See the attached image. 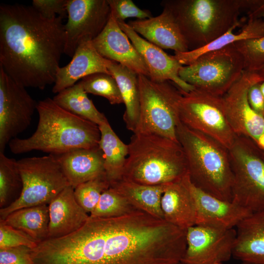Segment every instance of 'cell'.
Here are the masks:
<instances>
[{
	"label": "cell",
	"instance_id": "cell-1",
	"mask_svg": "<svg viewBox=\"0 0 264 264\" xmlns=\"http://www.w3.org/2000/svg\"><path fill=\"white\" fill-rule=\"evenodd\" d=\"M186 230L135 210L115 218L89 217L75 232L39 243L36 264H177Z\"/></svg>",
	"mask_w": 264,
	"mask_h": 264
},
{
	"label": "cell",
	"instance_id": "cell-2",
	"mask_svg": "<svg viewBox=\"0 0 264 264\" xmlns=\"http://www.w3.org/2000/svg\"><path fill=\"white\" fill-rule=\"evenodd\" d=\"M63 19L45 18L32 5H0V66L25 88L54 84L64 53Z\"/></svg>",
	"mask_w": 264,
	"mask_h": 264
},
{
	"label": "cell",
	"instance_id": "cell-3",
	"mask_svg": "<svg viewBox=\"0 0 264 264\" xmlns=\"http://www.w3.org/2000/svg\"><path fill=\"white\" fill-rule=\"evenodd\" d=\"M37 110L39 122L32 135L24 139L16 137L8 143L13 154L36 150L59 155L77 149L99 146V126L63 109L53 99L39 101Z\"/></svg>",
	"mask_w": 264,
	"mask_h": 264
},
{
	"label": "cell",
	"instance_id": "cell-4",
	"mask_svg": "<svg viewBox=\"0 0 264 264\" xmlns=\"http://www.w3.org/2000/svg\"><path fill=\"white\" fill-rule=\"evenodd\" d=\"M252 0H168L162 1L172 14L189 51L202 47L242 24L239 16Z\"/></svg>",
	"mask_w": 264,
	"mask_h": 264
},
{
	"label": "cell",
	"instance_id": "cell-5",
	"mask_svg": "<svg viewBox=\"0 0 264 264\" xmlns=\"http://www.w3.org/2000/svg\"><path fill=\"white\" fill-rule=\"evenodd\" d=\"M123 178L156 186L181 179L188 174L186 158L177 141L155 134L133 133Z\"/></svg>",
	"mask_w": 264,
	"mask_h": 264
},
{
	"label": "cell",
	"instance_id": "cell-6",
	"mask_svg": "<svg viewBox=\"0 0 264 264\" xmlns=\"http://www.w3.org/2000/svg\"><path fill=\"white\" fill-rule=\"evenodd\" d=\"M176 133L193 184L218 198L232 201L233 174L228 149L180 121Z\"/></svg>",
	"mask_w": 264,
	"mask_h": 264
},
{
	"label": "cell",
	"instance_id": "cell-7",
	"mask_svg": "<svg viewBox=\"0 0 264 264\" xmlns=\"http://www.w3.org/2000/svg\"><path fill=\"white\" fill-rule=\"evenodd\" d=\"M140 114L133 133L155 134L177 141L176 129L182 90L174 82L138 74Z\"/></svg>",
	"mask_w": 264,
	"mask_h": 264
},
{
	"label": "cell",
	"instance_id": "cell-8",
	"mask_svg": "<svg viewBox=\"0 0 264 264\" xmlns=\"http://www.w3.org/2000/svg\"><path fill=\"white\" fill-rule=\"evenodd\" d=\"M232 201L251 214L264 211V153L250 138L236 136L228 149Z\"/></svg>",
	"mask_w": 264,
	"mask_h": 264
},
{
	"label": "cell",
	"instance_id": "cell-9",
	"mask_svg": "<svg viewBox=\"0 0 264 264\" xmlns=\"http://www.w3.org/2000/svg\"><path fill=\"white\" fill-rule=\"evenodd\" d=\"M23 188L20 198L9 206L0 209V220L23 208L48 205L69 185L56 155L21 158L17 160Z\"/></svg>",
	"mask_w": 264,
	"mask_h": 264
},
{
	"label": "cell",
	"instance_id": "cell-10",
	"mask_svg": "<svg viewBox=\"0 0 264 264\" xmlns=\"http://www.w3.org/2000/svg\"><path fill=\"white\" fill-rule=\"evenodd\" d=\"M244 70L242 55L232 44L199 56L182 66L179 76L195 88L222 96Z\"/></svg>",
	"mask_w": 264,
	"mask_h": 264
},
{
	"label": "cell",
	"instance_id": "cell-11",
	"mask_svg": "<svg viewBox=\"0 0 264 264\" xmlns=\"http://www.w3.org/2000/svg\"><path fill=\"white\" fill-rule=\"evenodd\" d=\"M182 94L179 111L180 122L229 149L237 135L227 120L222 97L196 88L188 92L182 91Z\"/></svg>",
	"mask_w": 264,
	"mask_h": 264
},
{
	"label": "cell",
	"instance_id": "cell-12",
	"mask_svg": "<svg viewBox=\"0 0 264 264\" xmlns=\"http://www.w3.org/2000/svg\"><path fill=\"white\" fill-rule=\"evenodd\" d=\"M0 66V153L30 125L37 103Z\"/></svg>",
	"mask_w": 264,
	"mask_h": 264
},
{
	"label": "cell",
	"instance_id": "cell-13",
	"mask_svg": "<svg viewBox=\"0 0 264 264\" xmlns=\"http://www.w3.org/2000/svg\"><path fill=\"white\" fill-rule=\"evenodd\" d=\"M66 10L64 54L72 57L80 44L102 31L111 10L107 0H67Z\"/></svg>",
	"mask_w": 264,
	"mask_h": 264
},
{
	"label": "cell",
	"instance_id": "cell-14",
	"mask_svg": "<svg viewBox=\"0 0 264 264\" xmlns=\"http://www.w3.org/2000/svg\"><path fill=\"white\" fill-rule=\"evenodd\" d=\"M263 81L258 72L244 70L222 96L225 114L234 133L238 136L249 137L254 142L264 132V117L250 107L248 92L252 85Z\"/></svg>",
	"mask_w": 264,
	"mask_h": 264
},
{
	"label": "cell",
	"instance_id": "cell-15",
	"mask_svg": "<svg viewBox=\"0 0 264 264\" xmlns=\"http://www.w3.org/2000/svg\"><path fill=\"white\" fill-rule=\"evenodd\" d=\"M236 229L195 225L186 230V249L181 262L214 264L233 256Z\"/></svg>",
	"mask_w": 264,
	"mask_h": 264
},
{
	"label": "cell",
	"instance_id": "cell-16",
	"mask_svg": "<svg viewBox=\"0 0 264 264\" xmlns=\"http://www.w3.org/2000/svg\"><path fill=\"white\" fill-rule=\"evenodd\" d=\"M117 22L121 29L142 56L148 68L149 78L152 80L156 82L171 81L185 92L195 88L179 77V71L183 66L174 56L169 55L161 48L142 38L124 21Z\"/></svg>",
	"mask_w": 264,
	"mask_h": 264
},
{
	"label": "cell",
	"instance_id": "cell-17",
	"mask_svg": "<svg viewBox=\"0 0 264 264\" xmlns=\"http://www.w3.org/2000/svg\"><path fill=\"white\" fill-rule=\"evenodd\" d=\"M130 40L111 13L105 27L92 43L104 58L116 62L137 74L149 77L145 63Z\"/></svg>",
	"mask_w": 264,
	"mask_h": 264
},
{
	"label": "cell",
	"instance_id": "cell-18",
	"mask_svg": "<svg viewBox=\"0 0 264 264\" xmlns=\"http://www.w3.org/2000/svg\"><path fill=\"white\" fill-rule=\"evenodd\" d=\"M188 186L197 209L196 225L232 229L251 213L233 202L218 198L196 187L189 176Z\"/></svg>",
	"mask_w": 264,
	"mask_h": 264
},
{
	"label": "cell",
	"instance_id": "cell-19",
	"mask_svg": "<svg viewBox=\"0 0 264 264\" xmlns=\"http://www.w3.org/2000/svg\"><path fill=\"white\" fill-rule=\"evenodd\" d=\"M72 58L68 64L58 68L52 89L54 93L57 94L91 74L104 73L111 75L106 66L107 59L99 54L92 41L80 44Z\"/></svg>",
	"mask_w": 264,
	"mask_h": 264
},
{
	"label": "cell",
	"instance_id": "cell-20",
	"mask_svg": "<svg viewBox=\"0 0 264 264\" xmlns=\"http://www.w3.org/2000/svg\"><path fill=\"white\" fill-rule=\"evenodd\" d=\"M48 239L67 236L82 227L89 216L78 203L74 188L66 187L48 204Z\"/></svg>",
	"mask_w": 264,
	"mask_h": 264
},
{
	"label": "cell",
	"instance_id": "cell-21",
	"mask_svg": "<svg viewBox=\"0 0 264 264\" xmlns=\"http://www.w3.org/2000/svg\"><path fill=\"white\" fill-rule=\"evenodd\" d=\"M128 24L137 34L161 49H172L175 52L189 51L172 14L165 8L158 16L130 21Z\"/></svg>",
	"mask_w": 264,
	"mask_h": 264
},
{
	"label": "cell",
	"instance_id": "cell-22",
	"mask_svg": "<svg viewBox=\"0 0 264 264\" xmlns=\"http://www.w3.org/2000/svg\"><path fill=\"white\" fill-rule=\"evenodd\" d=\"M188 173L181 179L166 185L161 206L164 220L183 229L196 224L197 209L188 186Z\"/></svg>",
	"mask_w": 264,
	"mask_h": 264
},
{
	"label": "cell",
	"instance_id": "cell-23",
	"mask_svg": "<svg viewBox=\"0 0 264 264\" xmlns=\"http://www.w3.org/2000/svg\"><path fill=\"white\" fill-rule=\"evenodd\" d=\"M56 155L69 185L74 189L105 174L103 154L99 146Z\"/></svg>",
	"mask_w": 264,
	"mask_h": 264
},
{
	"label": "cell",
	"instance_id": "cell-24",
	"mask_svg": "<svg viewBox=\"0 0 264 264\" xmlns=\"http://www.w3.org/2000/svg\"><path fill=\"white\" fill-rule=\"evenodd\" d=\"M235 229L233 256L242 262L264 264V211L251 214Z\"/></svg>",
	"mask_w": 264,
	"mask_h": 264
},
{
	"label": "cell",
	"instance_id": "cell-25",
	"mask_svg": "<svg viewBox=\"0 0 264 264\" xmlns=\"http://www.w3.org/2000/svg\"><path fill=\"white\" fill-rule=\"evenodd\" d=\"M106 66L118 86L126 110L123 120L127 128L135 132L140 114L138 74L122 65L107 59Z\"/></svg>",
	"mask_w": 264,
	"mask_h": 264
},
{
	"label": "cell",
	"instance_id": "cell-26",
	"mask_svg": "<svg viewBox=\"0 0 264 264\" xmlns=\"http://www.w3.org/2000/svg\"><path fill=\"white\" fill-rule=\"evenodd\" d=\"M166 185H146L122 179L110 187L123 196L134 208L164 220L161 201Z\"/></svg>",
	"mask_w": 264,
	"mask_h": 264
},
{
	"label": "cell",
	"instance_id": "cell-27",
	"mask_svg": "<svg viewBox=\"0 0 264 264\" xmlns=\"http://www.w3.org/2000/svg\"><path fill=\"white\" fill-rule=\"evenodd\" d=\"M236 27L230 29L225 34L206 45L186 52H175L174 57L182 66L188 65L199 56L208 52L221 49L242 40L256 39L264 36V19L248 15L246 23L238 32H233Z\"/></svg>",
	"mask_w": 264,
	"mask_h": 264
},
{
	"label": "cell",
	"instance_id": "cell-28",
	"mask_svg": "<svg viewBox=\"0 0 264 264\" xmlns=\"http://www.w3.org/2000/svg\"><path fill=\"white\" fill-rule=\"evenodd\" d=\"M101 137L99 146L103 152L105 172L110 185L123 178L129 154L128 145L123 143L109 122L99 126Z\"/></svg>",
	"mask_w": 264,
	"mask_h": 264
},
{
	"label": "cell",
	"instance_id": "cell-29",
	"mask_svg": "<svg viewBox=\"0 0 264 264\" xmlns=\"http://www.w3.org/2000/svg\"><path fill=\"white\" fill-rule=\"evenodd\" d=\"M4 223L20 230L37 243L48 239V205L23 208L15 210L6 218Z\"/></svg>",
	"mask_w": 264,
	"mask_h": 264
},
{
	"label": "cell",
	"instance_id": "cell-30",
	"mask_svg": "<svg viewBox=\"0 0 264 264\" xmlns=\"http://www.w3.org/2000/svg\"><path fill=\"white\" fill-rule=\"evenodd\" d=\"M87 94L79 82L58 93L52 99L63 109L98 126L108 122L105 115L96 109Z\"/></svg>",
	"mask_w": 264,
	"mask_h": 264
},
{
	"label": "cell",
	"instance_id": "cell-31",
	"mask_svg": "<svg viewBox=\"0 0 264 264\" xmlns=\"http://www.w3.org/2000/svg\"><path fill=\"white\" fill-rule=\"evenodd\" d=\"M22 188L17 160L0 153V209L15 202L21 196Z\"/></svg>",
	"mask_w": 264,
	"mask_h": 264
},
{
	"label": "cell",
	"instance_id": "cell-32",
	"mask_svg": "<svg viewBox=\"0 0 264 264\" xmlns=\"http://www.w3.org/2000/svg\"><path fill=\"white\" fill-rule=\"evenodd\" d=\"M247 14L264 19V0H259ZM233 44L242 56L244 70L257 72L264 66V36L242 40Z\"/></svg>",
	"mask_w": 264,
	"mask_h": 264
},
{
	"label": "cell",
	"instance_id": "cell-33",
	"mask_svg": "<svg viewBox=\"0 0 264 264\" xmlns=\"http://www.w3.org/2000/svg\"><path fill=\"white\" fill-rule=\"evenodd\" d=\"M80 82L87 93L105 97L111 105L123 103L117 83L110 74L94 73L83 78Z\"/></svg>",
	"mask_w": 264,
	"mask_h": 264
},
{
	"label": "cell",
	"instance_id": "cell-34",
	"mask_svg": "<svg viewBox=\"0 0 264 264\" xmlns=\"http://www.w3.org/2000/svg\"><path fill=\"white\" fill-rule=\"evenodd\" d=\"M137 210L115 190L110 187L105 190L94 209L89 214L92 218H110L125 215Z\"/></svg>",
	"mask_w": 264,
	"mask_h": 264
},
{
	"label": "cell",
	"instance_id": "cell-35",
	"mask_svg": "<svg viewBox=\"0 0 264 264\" xmlns=\"http://www.w3.org/2000/svg\"><path fill=\"white\" fill-rule=\"evenodd\" d=\"M110 187L106 174L77 186L74 189L75 199L89 215L97 204L102 193Z\"/></svg>",
	"mask_w": 264,
	"mask_h": 264
},
{
	"label": "cell",
	"instance_id": "cell-36",
	"mask_svg": "<svg viewBox=\"0 0 264 264\" xmlns=\"http://www.w3.org/2000/svg\"><path fill=\"white\" fill-rule=\"evenodd\" d=\"M37 243L23 232L6 224L0 220V249L19 246L35 248Z\"/></svg>",
	"mask_w": 264,
	"mask_h": 264
},
{
	"label": "cell",
	"instance_id": "cell-37",
	"mask_svg": "<svg viewBox=\"0 0 264 264\" xmlns=\"http://www.w3.org/2000/svg\"><path fill=\"white\" fill-rule=\"evenodd\" d=\"M111 13L117 21H124L129 18L145 20L152 17L151 13L138 7L131 0H107Z\"/></svg>",
	"mask_w": 264,
	"mask_h": 264
},
{
	"label": "cell",
	"instance_id": "cell-38",
	"mask_svg": "<svg viewBox=\"0 0 264 264\" xmlns=\"http://www.w3.org/2000/svg\"><path fill=\"white\" fill-rule=\"evenodd\" d=\"M67 0H33L32 6L43 17L51 19L57 17L64 19L67 16Z\"/></svg>",
	"mask_w": 264,
	"mask_h": 264
},
{
	"label": "cell",
	"instance_id": "cell-39",
	"mask_svg": "<svg viewBox=\"0 0 264 264\" xmlns=\"http://www.w3.org/2000/svg\"><path fill=\"white\" fill-rule=\"evenodd\" d=\"M31 250L26 246L0 249V264H35Z\"/></svg>",
	"mask_w": 264,
	"mask_h": 264
},
{
	"label": "cell",
	"instance_id": "cell-40",
	"mask_svg": "<svg viewBox=\"0 0 264 264\" xmlns=\"http://www.w3.org/2000/svg\"><path fill=\"white\" fill-rule=\"evenodd\" d=\"M252 85L248 92V100L251 108L259 115L264 117V97L260 84Z\"/></svg>",
	"mask_w": 264,
	"mask_h": 264
},
{
	"label": "cell",
	"instance_id": "cell-41",
	"mask_svg": "<svg viewBox=\"0 0 264 264\" xmlns=\"http://www.w3.org/2000/svg\"><path fill=\"white\" fill-rule=\"evenodd\" d=\"M258 147L264 152V132L255 141Z\"/></svg>",
	"mask_w": 264,
	"mask_h": 264
},
{
	"label": "cell",
	"instance_id": "cell-42",
	"mask_svg": "<svg viewBox=\"0 0 264 264\" xmlns=\"http://www.w3.org/2000/svg\"><path fill=\"white\" fill-rule=\"evenodd\" d=\"M257 72L260 74V75L263 78L264 80V66Z\"/></svg>",
	"mask_w": 264,
	"mask_h": 264
},
{
	"label": "cell",
	"instance_id": "cell-43",
	"mask_svg": "<svg viewBox=\"0 0 264 264\" xmlns=\"http://www.w3.org/2000/svg\"><path fill=\"white\" fill-rule=\"evenodd\" d=\"M260 88L264 97V80L260 84Z\"/></svg>",
	"mask_w": 264,
	"mask_h": 264
},
{
	"label": "cell",
	"instance_id": "cell-44",
	"mask_svg": "<svg viewBox=\"0 0 264 264\" xmlns=\"http://www.w3.org/2000/svg\"><path fill=\"white\" fill-rule=\"evenodd\" d=\"M242 264H251V263H245V262H242Z\"/></svg>",
	"mask_w": 264,
	"mask_h": 264
},
{
	"label": "cell",
	"instance_id": "cell-45",
	"mask_svg": "<svg viewBox=\"0 0 264 264\" xmlns=\"http://www.w3.org/2000/svg\"><path fill=\"white\" fill-rule=\"evenodd\" d=\"M177 264H185L181 262H179V263Z\"/></svg>",
	"mask_w": 264,
	"mask_h": 264
},
{
	"label": "cell",
	"instance_id": "cell-46",
	"mask_svg": "<svg viewBox=\"0 0 264 264\" xmlns=\"http://www.w3.org/2000/svg\"><path fill=\"white\" fill-rule=\"evenodd\" d=\"M214 264H221V263H215Z\"/></svg>",
	"mask_w": 264,
	"mask_h": 264
},
{
	"label": "cell",
	"instance_id": "cell-47",
	"mask_svg": "<svg viewBox=\"0 0 264 264\" xmlns=\"http://www.w3.org/2000/svg\"><path fill=\"white\" fill-rule=\"evenodd\" d=\"M264 152V151H263Z\"/></svg>",
	"mask_w": 264,
	"mask_h": 264
}]
</instances>
